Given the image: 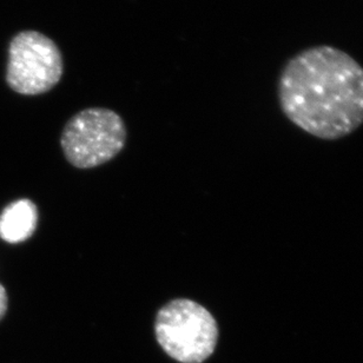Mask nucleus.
<instances>
[{
  "mask_svg": "<svg viewBox=\"0 0 363 363\" xmlns=\"http://www.w3.org/2000/svg\"><path fill=\"white\" fill-rule=\"evenodd\" d=\"M126 140L122 117L110 108L82 110L64 126L60 145L64 156L78 169H91L111 161Z\"/></svg>",
  "mask_w": 363,
  "mask_h": 363,
  "instance_id": "obj_3",
  "label": "nucleus"
},
{
  "mask_svg": "<svg viewBox=\"0 0 363 363\" xmlns=\"http://www.w3.org/2000/svg\"><path fill=\"white\" fill-rule=\"evenodd\" d=\"M7 306H9V298H7L6 290L4 288L3 284H0V321L6 314Z\"/></svg>",
  "mask_w": 363,
  "mask_h": 363,
  "instance_id": "obj_6",
  "label": "nucleus"
},
{
  "mask_svg": "<svg viewBox=\"0 0 363 363\" xmlns=\"http://www.w3.org/2000/svg\"><path fill=\"white\" fill-rule=\"evenodd\" d=\"M155 335L162 350L181 363H202L216 350L218 325L202 304L188 298L170 301L158 311Z\"/></svg>",
  "mask_w": 363,
  "mask_h": 363,
  "instance_id": "obj_2",
  "label": "nucleus"
},
{
  "mask_svg": "<svg viewBox=\"0 0 363 363\" xmlns=\"http://www.w3.org/2000/svg\"><path fill=\"white\" fill-rule=\"evenodd\" d=\"M283 115L311 136L336 140L363 124V67L330 45L297 53L279 74Z\"/></svg>",
  "mask_w": 363,
  "mask_h": 363,
  "instance_id": "obj_1",
  "label": "nucleus"
},
{
  "mask_svg": "<svg viewBox=\"0 0 363 363\" xmlns=\"http://www.w3.org/2000/svg\"><path fill=\"white\" fill-rule=\"evenodd\" d=\"M38 225V209L30 199L11 203L0 215V238L9 243H21L31 238Z\"/></svg>",
  "mask_w": 363,
  "mask_h": 363,
  "instance_id": "obj_5",
  "label": "nucleus"
},
{
  "mask_svg": "<svg viewBox=\"0 0 363 363\" xmlns=\"http://www.w3.org/2000/svg\"><path fill=\"white\" fill-rule=\"evenodd\" d=\"M63 74V55L52 39L38 31H23L11 40L6 82L17 94H46Z\"/></svg>",
  "mask_w": 363,
  "mask_h": 363,
  "instance_id": "obj_4",
  "label": "nucleus"
}]
</instances>
